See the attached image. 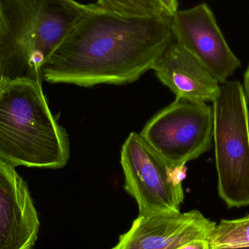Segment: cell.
Here are the masks:
<instances>
[{
    "mask_svg": "<svg viewBox=\"0 0 249 249\" xmlns=\"http://www.w3.org/2000/svg\"><path fill=\"white\" fill-rule=\"evenodd\" d=\"M173 38L168 16L125 17L96 6L42 67V79L81 87L133 83Z\"/></svg>",
    "mask_w": 249,
    "mask_h": 249,
    "instance_id": "cell-1",
    "label": "cell"
},
{
    "mask_svg": "<svg viewBox=\"0 0 249 249\" xmlns=\"http://www.w3.org/2000/svg\"><path fill=\"white\" fill-rule=\"evenodd\" d=\"M0 77L42 81V69L96 7L75 0H0Z\"/></svg>",
    "mask_w": 249,
    "mask_h": 249,
    "instance_id": "cell-2",
    "label": "cell"
},
{
    "mask_svg": "<svg viewBox=\"0 0 249 249\" xmlns=\"http://www.w3.org/2000/svg\"><path fill=\"white\" fill-rule=\"evenodd\" d=\"M70 141L48 106L42 81L0 77V159L13 167L58 169Z\"/></svg>",
    "mask_w": 249,
    "mask_h": 249,
    "instance_id": "cell-3",
    "label": "cell"
},
{
    "mask_svg": "<svg viewBox=\"0 0 249 249\" xmlns=\"http://www.w3.org/2000/svg\"><path fill=\"white\" fill-rule=\"evenodd\" d=\"M212 104L218 193L229 209L249 206V111L242 84L221 85Z\"/></svg>",
    "mask_w": 249,
    "mask_h": 249,
    "instance_id": "cell-4",
    "label": "cell"
},
{
    "mask_svg": "<svg viewBox=\"0 0 249 249\" xmlns=\"http://www.w3.org/2000/svg\"><path fill=\"white\" fill-rule=\"evenodd\" d=\"M124 188L136 200L139 215L180 211L184 202V167L173 166L132 132L121 149Z\"/></svg>",
    "mask_w": 249,
    "mask_h": 249,
    "instance_id": "cell-5",
    "label": "cell"
},
{
    "mask_svg": "<svg viewBox=\"0 0 249 249\" xmlns=\"http://www.w3.org/2000/svg\"><path fill=\"white\" fill-rule=\"evenodd\" d=\"M213 122L212 107L176 99L139 134L168 163L180 168L210 149Z\"/></svg>",
    "mask_w": 249,
    "mask_h": 249,
    "instance_id": "cell-6",
    "label": "cell"
},
{
    "mask_svg": "<svg viewBox=\"0 0 249 249\" xmlns=\"http://www.w3.org/2000/svg\"><path fill=\"white\" fill-rule=\"evenodd\" d=\"M174 39L193 55L219 84L241 67V61L230 48L212 9L201 3L178 10L171 18Z\"/></svg>",
    "mask_w": 249,
    "mask_h": 249,
    "instance_id": "cell-7",
    "label": "cell"
},
{
    "mask_svg": "<svg viewBox=\"0 0 249 249\" xmlns=\"http://www.w3.org/2000/svg\"><path fill=\"white\" fill-rule=\"evenodd\" d=\"M216 225L197 210L139 216L112 249H177L193 240L210 239Z\"/></svg>",
    "mask_w": 249,
    "mask_h": 249,
    "instance_id": "cell-8",
    "label": "cell"
},
{
    "mask_svg": "<svg viewBox=\"0 0 249 249\" xmlns=\"http://www.w3.org/2000/svg\"><path fill=\"white\" fill-rule=\"evenodd\" d=\"M40 222L26 181L0 159V249H33Z\"/></svg>",
    "mask_w": 249,
    "mask_h": 249,
    "instance_id": "cell-9",
    "label": "cell"
},
{
    "mask_svg": "<svg viewBox=\"0 0 249 249\" xmlns=\"http://www.w3.org/2000/svg\"><path fill=\"white\" fill-rule=\"evenodd\" d=\"M152 70L176 99L193 103L213 102L219 96L221 85L187 50L173 38Z\"/></svg>",
    "mask_w": 249,
    "mask_h": 249,
    "instance_id": "cell-10",
    "label": "cell"
},
{
    "mask_svg": "<svg viewBox=\"0 0 249 249\" xmlns=\"http://www.w3.org/2000/svg\"><path fill=\"white\" fill-rule=\"evenodd\" d=\"M209 241L212 249L249 247V214L241 219H223L216 224Z\"/></svg>",
    "mask_w": 249,
    "mask_h": 249,
    "instance_id": "cell-11",
    "label": "cell"
},
{
    "mask_svg": "<svg viewBox=\"0 0 249 249\" xmlns=\"http://www.w3.org/2000/svg\"><path fill=\"white\" fill-rule=\"evenodd\" d=\"M95 4L105 11L125 17L168 16L158 0H97Z\"/></svg>",
    "mask_w": 249,
    "mask_h": 249,
    "instance_id": "cell-12",
    "label": "cell"
},
{
    "mask_svg": "<svg viewBox=\"0 0 249 249\" xmlns=\"http://www.w3.org/2000/svg\"><path fill=\"white\" fill-rule=\"evenodd\" d=\"M177 249H212L209 238L193 240Z\"/></svg>",
    "mask_w": 249,
    "mask_h": 249,
    "instance_id": "cell-13",
    "label": "cell"
},
{
    "mask_svg": "<svg viewBox=\"0 0 249 249\" xmlns=\"http://www.w3.org/2000/svg\"><path fill=\"white\" fill-rule=\"evenodd\" d=\"M165 10V14L171 18L178 11V0H158Z\"/></svg>",
    "mask_w": 249,
    "mask_h": 249,
    "instance_id": "cell-14",
    "label": "cell"
},
{
    "mask_svg": "<svg viewBox=\"0 0 249 249\" xmlns=\"http://www.w3.org/2000/svg\"><path fill=\"white\" fill-rule=\"evenodd\" d=\"M244 93L247 98V104L249 107V64L244 75V84H242Z\"/></svg>",
    "mask_w": 249,
    "mask_h": 249,
    "instance_id": "cell-15",
    "label": "cell"
},
{
    "mask_svg": "<svg viewBox=\"0 0 249 249\" xmlns=\"http://www.w3.org/2000/svg\"><path fill=\"white\" fill-rule=\"evenodd\" d=\"M1 3H0V26H1Z\"/></svg>",
    "mask_w": 249,
    "mask_h": 249,
    "instance_id": "cell-16",
    "label": "cell"
},
{
    "mask_svg": "<svg viewBox=\"0 0 249 249\" xmlns=\"http://www.w3.org/2000/svg\"><path fill=\"white\" fill-rule=\"evenodd\" d=\"M235 249H249V247H246V248Z\"/></svg>",
    "mask_w": 249,
    "mask_h": 249,
    "instance_id": "cell-17",
    "label": "cell"
}]
</instances>
